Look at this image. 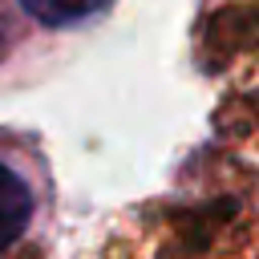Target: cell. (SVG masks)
Wrapping results in <instances>:
<instances>
[{
	"label": "cell",
	"instance_id": "obj_2",
	"mask_svg": "<svg viewBox=\"0 0 259 259\" xmlns=\"http://www.w3.org/2000/svg\"><path fill=\"white\" fill-rule=\"evenodd\" d=\"M113 0H20V8L49 24V28H65V24H77V20H89L97 12H105Z\"/></svg>",
	"mask_w": 259,
	"mask_h": 259
},
{
	"label": "cell",
	"instance_id": "obj_1",
	"mask_svg": "<svg viewBox=\"0 0 259 259\" xmlns=\"http://www.w3.org/2000/svg\"><path fill=\"white\" fill-rule=\"evenodd\" d=\"M28 219H32V190L12 166L0 162V251H8L20 239Z\"/></svg>",
	"mask_w": 259,
	"mask_h": 259
}]
</instances>
